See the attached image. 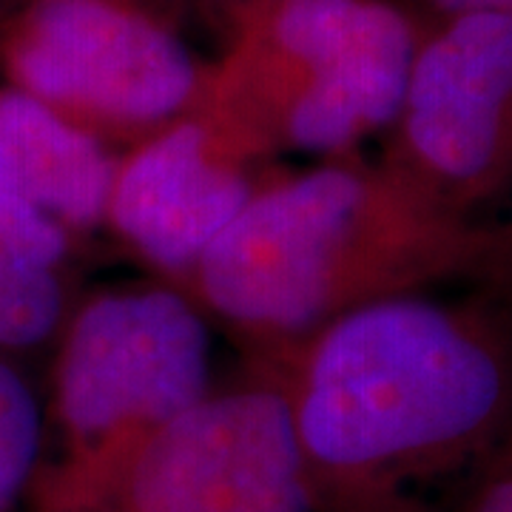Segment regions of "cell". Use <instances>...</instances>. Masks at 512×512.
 <instances>
[{
  "instance_id": "16",
  "label": "cell",
  "mask_w": 512,
  "mask_h": 512,
  "mask_svg": "<svg viewBox=\"0 0 512 512\" xmlns=\"http://www.w3.org/2000/svg\"><path fill=\"white\" fill-rule=\"evenodd\" d=\"M274 3H279V0H242L234 12H239V9H265V6H274ZM234 18V15H231Z\"/></svg>"
},
{
  "instance_id": "10",
  "label": "cell",
  "mask_w": 512,
  "mask_h": 512,
  "mask_svg": "<svg viewBox=\"0 0 512 512\" xmlns=\"http://www.w3.org/2000/svg\"><path fill=\"white\" fill-rule=\"evenodd\" d=\"M66 319L60 268L0 265V353L43 345Z\"/></svg>"
},
{
  "instance_id": "18",
  "label": "cell",
  "mask_w": 512,
  "mask_h": 512,
  "mask_svg": "<svg viewBox=\"0 0 512 512\" xmlns=\"http://www.w3.org/2000/svg\"><path fill=\"white\" fill-rule=\"evenodd\" d=\"M12 6H15V0H0V9H6V12H9Z\"/></svg>"
},
{
  "instance_id": "17",
  "label": "cell",
  "mask_w": 512,
  "mask_h": 512,
  "mask_svg": "<svg viewBox=\"0 0 512 512\" xmlns=\"http://www.w3.org/2000/svg\"><path fill=\"white\" fill-rule=\"evenodd\" d=\"M140 3H146V6H151V9H157L160 12V3H165V0H140ZM163 15V12H160Z\"/></svg>"
},
{
  "instance_id": "12",
  "label": "cell",
  "mask_w": 512,
  "mask_h": 512,
  "mask_svg": "<svg viewBox=\"0 0 512 512\" xmlns=\"http://www.w3.org/2000/svg\"><path fill=\"white\" fill-rule=\"evenodd\" d=\"M72 251V234L9 191H0V265L60 268Z\"/></svg>"
},
{
  "instance_id": "9",
  "label": "cell",
  "mask_w": 512,
  "mask_h": 512,
  "mask_svg": "<svg viewBox=\"0 0 512 512\" xmlns=\"http://www.w3.org/2000/svg\"><path fill=\"white\" fill-rule=\"evenodd\" d=\"M117 160L103 140L35 97L0 89V191L60 222L69 234L106 222Z\"/></svg>"
},
{
  "instance_id": "6",
  "label": "cell",
  "mask_w": 512,
  "mask_h": 512,
  "mask_svg": "<svg viewBox=\"0 0 512 512\" xmlns=\"http://www.w3.org/2000/svg\"><path fill=\"white\" fill-rule=\"evenodd\" d=\"M282 382L211 390L40 512H319Z\"/></svg>"
},
{
  "instance_id": "14",
  "label": "cell",
  "mask_w": 512,
  "mask_h": 512,
  "mask_svg": "<svg viewBox=\"0 0 512 512\" xmlns=\"http://www.w3.org/2000/svg\"><path fill=\"white\" fill-rule=\"evenodd\" d=\"M402 3L424 23L473 15V12H512V0H402Z\"/></svg>"
},
{
  "instance_id": "11",
  "label": "cell",
  "mask_w": 512,
  "mask_h": 512,
  "mask_svg": "<svg viewBox=\"0 0 512 512\" xmlns=\"http://www.w3.org/2000/svg\"><path fill=\"white\" fill-rule=\"evenodd\" d=\"M43 413L32 384L0 353V512L29 490L40 461Z\"/></svg>"
},
{
  "instance_id": "7",
  "label": "cell",
  "mask_w": 512,
  "mask_h": 512,
  "mask_svg": "<svg viewBox=\"0 0 512 512\" xmlns=\"http://www.w3.org/2000/svg\"><path fill=\"white\" fill-rule=\"evenodd\" d=\"M384 165L470 217L512 188V12L424 23Z\"/></svg>"
},
{
  "instance_id": "15",
  "label": "cell",
  "mask_w": 512,
  "mask_h": 512,
  "mask_svg": "<svg viewBox=\"0 0 512 512\" xmlns=\"http://www.w3.org/2000/svg\"><path fill=\"white\" fill-rule=\"evenodd\" d=\"M202 3H205L208 9H217V12H225V15L231 18V15H234V9H237L242 0H202Z\"/></svg>"
},
{
  "instance_id": "8",
  "label": "cell",
  "mask_w": 512,
  "mask_h": 512,
  "mask_svg": "<svg viewBox=\"0 0 512 512\" xmlns=\"http://www.w3.org/2000/svg\"><path fill=\"white\" fill-rule=\"evenodd\" d=\"M248 163L194 106L117 160L106 225L148 265L185 282L262 185Z\"/></svg>"
},
{
  "instance_id": "2",
  "label": "cell",
  "mask_w": 512,
  "mask_h": 512,
  "mask_svg": "<svg viewBox=\"0 0 512 512\" xmlns=\"http://www.w3.org/2000/svg\"><path fill=\"white\" fill-rule=\"evenodd\" d=\"M507 274L512 225L453 214L384 163L333 157L259 185L183 285L239 336L291 350L373 299Z\"/></svg>"
},
{
  "instance_id": "1",
  "label": "cell",
  "mask_w": 512,
  "mask_h": 512,
  "mask_svg": "<svg viewBox=\"0 0 512 512\" xmlns=\"http://www.w3.org/2000/svg\"><path fill=\"white\" fill-rule=\"evenodd\" d=\"M447 288L365 302L288 350L279 382L322 504L379 498L512 433V274Z\"/></svg>"
},
{
  "instance_id": "4",
  "label": "cell",
  "mask_w": 512,
  "mask_h": 512,
  "mask_svg": "<svg viewBox=\"0 0 512 512\" xmlns=\"http://www.w3.org/2000/svg\"><path fill=\"white\" fill-rule=\"evenodd\" d=\"M211 328L177 288L97 293L69 316L55 365L66 458L40 495L103 476L140 439L211 393Z\"/></svg>"
},
{
  "instance_id": "5",
  "label": "cell",
  "mask_w": 512,
  "mask_h": 512,
  "mask_svg": "<svg viewBox=\"0 0 512 512\" xmlns=\"http://www.w3.org/2000/svg\"><path fill=\"white\" fill-rule=\"evenodd\" d=\"M0 66L6 86L131 146L194 109L208 74L140 0H18L0 23Z\"/></svg>"
},
{
  "instance_id": "3",
  "label": "cell",
  "mask_w": 512,
  "mask_h": 512,
  "mask_svg": "<svg viewBox=\"0 0 512 512\" xmlns=\"http://www.w3.org/2000/svg\"><path fill=\"white\" fill-rule=\"evenodd\" d=\"M421 32L424 20L402 0L239 9L197 109L248 160L271 151L348 157L393 126Z\"/></svg>"
},
{
  "instance_id": "13",
  "label": "cell",
  "mask_w": 512,
  "mask_h": 512,
  "mask_svg": "<svg viewBox=\"0 0 512 512\" xmlns=\"http://www.w3.org/2000/svg\"><path fill=\"white\" fill-rule=\"evenodd\" d=\"M501 444L504 456L495 461L461 512H512V433Z\"/></svg>"
}]
</instances>
